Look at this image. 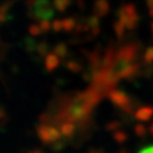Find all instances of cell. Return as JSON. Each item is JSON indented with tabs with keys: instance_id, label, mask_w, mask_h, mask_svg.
Listing matches in <instances>:
<instances>
[{
	"instance_id": "obj_1",
	"label": "cell",
	"mask_w": 153,
	"mask_h": 153,
	"mask_svg": "<svg viewBox=\"0 0 153 153\" xmlns=\"http://www.w3.org/2000/svg\"><path fill=\"white\" fill-rule=\"evenodd\" d=\"M102 97L103 94L94 86L86 92L77 94L74 98L66 101V104L60 109L56 120L60 124L64 121H73L75 124L85 123L88 116L91 115L93 108Z\"/></svg>"
},
{
	"instance_id": "obj_2",
	"label": "cell",
	"mask_w": 153,
	"mask_h": 153,
	"mask_svg": "<svg viewBox=\"0 0 153 153\" xmlns=\"http://www.w3.org/2000/svg\"><path fill=\"white\" fill-rule=\"evenodd\" d=\"M108 98L110 101L115 104L116 107L120 108L123 111H125L126 114H131L134 109V104L131 102V98H128V95L125 94L123 91L111 88L108 92Z\"/></svg>"
},
{
	"instance_id": "obj_3",
	"label": "cell",
	"mask_w": 153,
	"mask_h": 153,
	"mask_svg": "<svg viewBox=\"0 0 153 153\" xmlns=\"http://www.w3.org/2000/svg\"><path fill=\"white\" fill-rule=\"evenodd\" d=\"M36 131H38V136L40 137V140L45 144H52L62 136L59 128L51 125H45V124L39 125Z\"/></svg>"
},
{
	"instance_id": "obj_4",
	"label": "cell",
	"mask_w": 153,
	"mask_h": 153,
	"mask_svg": "<svg viewBox=\"0 0 153 153\" xmlns=\"http://www.w3.org/2000/svg\"><path fill=\"white\" fill-rule=\"evenodd\" d=\"M153 117L152 107H142L135 111V118L140 121H148Z\"/></svg>"
},
{
	"instance_id": "obj_5",
	"label": "cell",
	"mask_w": 153,
	"mask_h": 153,
	"mask_svg": "<svg viewBox=\"0 0 153 153\" xmlns=\"http://www.w3.org/2000/svg\"><path fill=\"white\" fill-rule=\"evenodd\" d=\"M59 129L61 131V135L65 136L66 138H71L76 129V124L73 123V121H64L60 124Z\"/></svg>"
},
{
	"instance_id": "obj_6",
	"label": "cell",
	"mask_w": 153,
	"mask_h": 153,
	"mask_svg": "<svg viewBox=\"0 0 153 153\" xmlns=\"http://www.w3.org/2000/svg\"><path fill=\"white\" fill-rule=\"evenodd\" d=\"M114 138H115L116 141L118 143H124L127 140V134L124 133V131H115V134H114Z\"/></svg>"
},
{
	"instance_id": "obj_7",
	"label": "cell",
	"mask_w": 153,
	"mask_h": 153,
	"mask_svg": "<svg viewBox=\"0 0 153 153\" xmlns=\"http://www.w3.org/2000/svg\"><path fill=\"white\" fill-rule=\"evenodd\" d=\"M134 131H135V134H136L137 136L142 137L144 136V134H146V127L142 124H137L135 126V128H134Z\"/></svg>"
},
{
	"instance_id": "obj_8",
	"label": "cell",
	"mask_w": 153,
	"mask_h": 153,
	"mask_svg": "<svg viewBox=\"0 0 153 153\" xmlns=\"http://www.w3.org/2000/svg\"><path fill=\"white\" fill-rule=\"evenodd\" d=\"M119 127H120V124H119L118 121H111L109 125H108V129L112 131H116Z\"/></svg>"
},
{
	"instance_id": "obj_9",
	"label": "cell",
	"mask_w": 153,
	"mask_h": 153,
	"mask_svg": "<svg viewBox=\"0 0 153 153\" xmlns=\"http://www.w3.org/2000/svg\"><path fill=\"white\" fill-rule=\"evenodd\" d=\"M140 153H153V146H149V148L143 149Z\"/></svg>"
},
{
	"instance_id": "obj_10",
	"label": "cell",
	"mask_w": 153,
	"mask_h": 153,
	"mask_svg": "<svg viewBox=\"0 0 153 153\" xmlns=\"http://www.w3.org/2000/svg\"><path fill=\"white\" fill-rule=\"evenodd\" d=\"M150 131H151V133L153 134V124H152V126H151V128H150Z\"/></svg>"
},
{
	"instance_id": "obj_11",
	"label": "cell",
	"mask_w": 153,
	"mask_h": 153,
	"mask_svg": "<svg viewBox=\"0 0 153 153\" xmlns=\"http://www.w3.org/2000/svg\"><path fill=\"white\" fill-rule=\"evenodd\" d=\"M119 153H127V152H126L125 150H121V151H120V152H119Z\"/></svg>"
},
{
	"instance_id": "obj_12",
	"label": "cell",
	"mask_w": 153,
	"mask_h": 153,
	"mask_svg": "<svg viewBox=\"0 0 153 153\" xmlns=\"http://www.w3.org/2000/svg\"><path fill=\"white\" fill-rule=\"evenodd\" d=\"M90 153H102V152H97V151H93V152H90Z\"/></svg>"
}]
</instances>
